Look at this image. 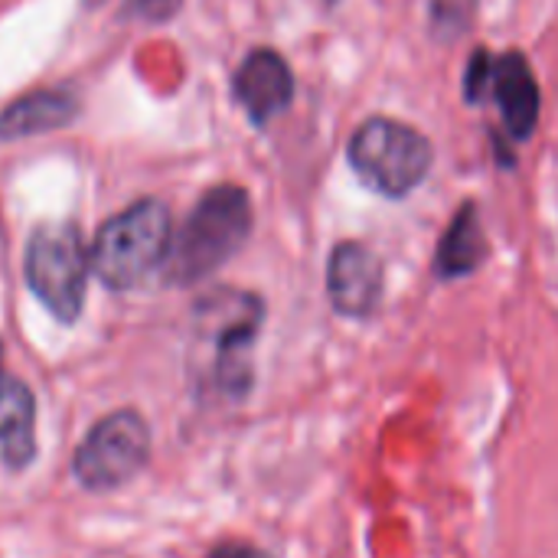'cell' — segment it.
<instances>
[{"label":"cell","mask_w":558,"mask_h":558,"mask_svg":"<svg viewBox=\"0 0 558 558\" xmlns=\"http://www.w3.org/2000/svg\"><path fill=\"white\" fill-rule=\"evenodd\" d=\"M206 558H268L262 549L248 546V543H219Z\"/></svg>","instance_id":"obj_15"},{"label":"cell","mask_w":558,"mask_h":558,"mask_svg":"<svg viewBox=\"0 0 558 558\" xmlns=\"http://www.w3.org/2000/svg\"><path fill=\"white\" fill-rule=\"evenodd\" d=\"M490 95L500 105L507 131L517 141H526L539 124V85H536L530 62L520 52H507V56L494 59Z\"/></svg>","instance_id":"obj_9"},{"label":"cell","mask_w":558,"mask_h":558,"mask_svg":"<svg viewBox=\"0 0 558 558\" xmlns=\"http://www.w3.org/2000/svg\"><path fill=\"white\" fill-rule=\"evenodd\" d=\"M170 245V209L157 199H141L98 229L92 245V271L111 291H131L167 265Z\"/></svg>","instance_id":"obj_3"},{"label":"cell","mask_w":558,"mask_h":558,"mask_svg":"<svg viewBox=\"0 0 558 558\" xmlns=\"http://www.w3.org/2000/svg\"><path fill=\"white\" fill-rule=\"evenodd\" d=\"M356 177L383 196L412 193L432 170V144L396 118H369L350 137Z\"/></svg>","instance_id":"obj_4"},{"label":"cell","mask_w":558,"mask_h":558,"mask_svg":"<svg viewBox=\"0 0 558 558\" xmlns=\"http://www.w3.org/2000/svg\"><path fill=\"white\" fill-rule=\"evenodd\" d=\"M0 451L10 468H26L36 454V399L7 373H0Z\"/></svg>","instance_id":"obj_10"},{"label":"cell","mask_w":558,"mask_h":558,"mask_svg":"<svg viewBox=\"0 0 558 558\" xmlns=\"http://www.w3.org/2000/svg\"><path fill=\"white\" fill-rule=\"evenodd\" d=\"M0 373H3V343H0Z\"/></svg>","instance_id":"obj_16"},{"label":"cell","mask_w":558,"mask_h":558,"mask_svg":"<svg viewBox=\"0 0 558 558\" xmlns=\"http://www.w3.org/2000/svg\"><path fill=\"white\" fill-rule=\"evenodd\" d=\"M150 458V428L141 412L118 409L92 425L82 445L72 454L75 481L92 490H118L131 484Z\"/></svg>","instance_id":"obj_6"},{"label":"cell","mask_w":558,"mask_h":558,"mask_svg":"<svg viewBox=\"0 0 558 558\" xmlns=\"http://www.w3.org/2000/svg\"><path fill=\"white\" fill-rule=\"evenodd\" d=\"M490 72H494V59L481 49L474 56L471 69H468V98L471 101H477V98H484L490 92Z\"/></svg>","instance_id":"obj_13"},{"label":"cell","mask_w":558,"mask_h":558,"mask_svg":"<svg viewBox=\"0 0 558 558\" xmlns=\"http://www.w3.org/2000/svg\"><path fill=\"white\" fill-rule=\"evenodd\" d=\"M92 271V255L82 245L75 226L52 222L29 235L23 275L29 291L56 314V320L72 324L85 304V284Z\"/></svg>","instance_id":"obj_5"},{"label":"cell","mask_w":558,"mask_h":558,"mask_svg":"<svg viewBox=\"0 0 558 558\" xmlns=\"http://www.w3.org/2000/svg\"><path fill=\"white\" fill-rule=\"evenodd\" d=\"M252 232V203L242 186H213L173 235L167 255L170 284H196L222 268Z\"/></svg>","instance_id":"obj_2"},{"label":"cell","mask_w":558,"mask_h":558,"mask_svg":"<svg viewBox=\"0 0 558 558\" xmlns=\"http://www.w3.org/2000/svg\"><path fill=\"white\" fill-rule=\"evenodd\" d=\"M327 291L340 314L369 317L383 294V265L363 242H343L330 255Z\"/></svg>","instance_id":"obj_7"},{"label":"cell","mask_w":558,"mask_h":558,"mask_svg":"<svg viewBox=\"0 0 558 558\" xmlns=\"http://www.w3.org/2000/svg\"><path fill=\"white\" fill-rule=\"evenodd\" d=\"M180 3L183 0H134L131 16H141L147 23H160V20H170L180 10Z\"/></svg>","instance_id":"obj_14"},{"label":"cell","mask_w":558,"mask_h":558,"mask_svg":"<svg viewBox=\"0 0 558 558\" xmlns=\"http://www.w3.org/2000/svg\"><path fill=\"white\" fill-rule=\"evenodd\" d=\"M484 258V232L477 226V213L474 206H468L448 229V235L441 239L438 248V271L445 278H461L468 271H474Z\"/></svg>","instance_id":"obj_12"},{"label":"cell","mask_w":558,"mask_h":558,"mask_svg":"<svg viewBox=\"0 0 558 558\" xmlns=\"http://www.w3.org/2000/svg\"><path fill=\"white\" fill-rule=\"evenodd\" d=\"M78 114V98L69 88H36L23 98H16L0 114V137H33L56 128H65Z\"/></svg>","instance_id":"obj_11"},{"label":"cell","mask_w":558,"mask_h":558,"mask_svg":"<svg viewBox=\"0 0 558 558\" xmlns=\"http://www.w3.org/2000/svg\"><path fill=\"white\" fill-rule=\"evenodd\" d=\"M262 301L245 291H213L196 304V347L203 350V383L229 402L252 389V350L262 327Z\"/></svg>","instance_id":"obj_1"},{"label":"cell","mask_w":558,"mask_h":558,"mask_svg":"<svg viewBox=\"0 0 558 558\" xmlns=\"http://www.w3.org/2000/svg\"><path fill=\"white\" fill-rule=\"evenodd\" d=\"M235 98L248 111L255 124L271 121L291 105L294 95V78L288 62L275 49H255L245 56V62L235 72Z\"/></svg>","instance_id":"obj_8"}]
</instances>
